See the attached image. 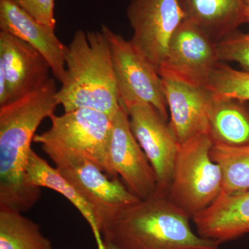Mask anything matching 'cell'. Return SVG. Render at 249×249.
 Instances as JSON below:
<instances>
[{
	"label": "cell",
	"mask_w": 249,
	"mask_h": 249,
	"mask_svg": "<svg viewBox=\"0 0 249 249\" xmlns=\"http://www.w3.org/2000/svg\"><path fill=\"white\" fill-rule=\"evenodd\" d=\"M55 79L0 107V209L24 213L40 199L41 188L30 186L26 171L36 132L58 106Z\"/></svg>",
	"instance_id": "6da1fadb"
},
{
	"label": "cell",
	"mask_w": 249,
	"mask_h": 249,
	"mask_svg": "<svg viewBox=\"0 0 249 249\" xmlns=\"http://www.w3.org/2000/svg\"><path fill=\"white\" fill-rule=\"evenodd\" d=\"M191 219L168 195L157 191L113 210L100 225L104 242L119 249H219L217 242L193 231Z\"/></svg>",
	"instance_id": "7a4b0ae2"
},
{
	"label": "cell",
	"mask_w": 249,
	"mask_h": 249,
	"mask_svg": "<svg viewBox=\"0 0 249 249\" xmlns=\"http://www.w3.org/2000/svg\"><path fill=\"white\" fill-rule=\"evenodd\" d=\"M56 99L65 112L101 111L113 119L121 103L110 45L102 31L75 32L65 58V74Z\"/></svg>",
	"instance_id": "3957f363"
},
{
	"label": "cell",
	"mask_w": 249,
	"mask_h": 249,
	"mask_svg": "<svg viewBox=\"0 0 249 249\" xmlns=\"http://www.w3.org/2000/svg\"><path fill=\"white\" fill-rule=\"evenodd\" d=\"M50 128L36 134L34 142L55 167L75 160H89L109 178H117L109 157L111 120L104 113L79 109L49 118Z\"/></svg>",
	"instance_id": "277c9868"
},
{
	"label": "cell",
	"mask_w": 249,
	"mask_h": 249,
	"mask_svg": "<svg viewBox=\"0 0 249 249\" xmlns=\"http://www.w3.org/2000/svg\"><path fill=\"white\" fill-rule=\"evenodd\" d=\"M209 134L181 144L168 193L170 201L193 218L211 206L222 192L220 168L211 159Z\"/></svg>",
	"instance_id": "5b68a950"
},
{
	"label": "cell",
	"mask_w": 249,
	"mask_h": 249,
	"mask_svg": "<svg viewBox=\"0 0 249 249\" xmlns=\"http://www.w3.org/2000/svg\"><path fill=\"white\" fill-rule=\"evenodd\" d=\"M101 30L110 45L120 102L125 107L137 103L151 105L168 121L163 80L151 62L127 40L107 26Z\"/></svg>",
	"instance_id": "8992f818"
},
{
	"label": "cell",
	"mask_w": 249,
	"mask_h": 249,
	"mask_svg": "<svg viewBox=\"0 0 249 249\" xmlns=\"http://www.w3.org/2000/svg\"><path fill=\"white\" fill-rule=\"evenodd\" d=\"M127 16L130 41L158 72L172 37L184 20L178 0H131Z\"/></svg>",
	"instance_id": "52a82bcc"
},
{
	"label": "cell",
	"mask_w": 249,
	"mask_h": 249,
	"mask_svg": "<svg viewBox=\"0 0 249 249\" xmlns=\"http://www.w3.org/2000/svg\"><path fill=\"white\" fill-rule=\"evenodd\" d=\"M219 62L217 44L199 28L184 19L172 37L158 73L160 77L206 87Z\"/></svg>",
	"instance_id": "ba28073f"
},
{
	"label": "cell",
	"mask_w": 249,
	"mask_h": 249,
	"mask_svg": "<svg viewBox=\"0 0 249 249\" xmlns=\"http://www.w3.org/2000/svg\"><path fill=\"white\" fill-rule=\"evenodd\" d=\"M125 107L131 130L155 171L157 191L168 195L181 144L169 124L151 105L137 103Z\"/></svg>",
	"instance_id": "9c48e42d"
},
{
	"label": "cell",
	"mask_w": 249,
	"mask_h": 249,
	"mask_svg": "<svg viewBox=\"0 0 249 249\" xmlns=\"http://www.w3.org/2000/svg\"><path fill=\"white\" fill-rule=\"evenodd\" d=\"M109 157L116 176H120L139 199H145L155 194V171L131 130L128 111L121 103L111 120Z\"/></svg>",
	"instance_id": "30bf717a"
},
{
	"label": "cell",
	"mask_w": 249,
	"mask_h": 249,
	"mask_svg": "<svg viewBox=\"0 0 249 249\" xmlns=\"http://www.w3.org/2000/svg\"><path fill=\"white\" fill-rule=\"evenodd\" d=\"M50 65L30 45L0 31V73L7 87V104L42 86L50 78Z\"/></svg>",
	"instance_id": "8fae6325"
},
{
	"label": "cell",
	"mask_w": 249,
	"mask_h": 249,
	"mask_svg": "<svg viewBox=\"0 0 249 249\" xmlns=\"http://www.w3.org/2000/svg\"><path fill=\"white\" fill-rule=\"evenodd\" d=\"M169 124L180 144L208 133L210 110L214 94L206 87L196 86L175 78L161 77Z\"/></svg>",
	"instance_id": "7c38bea8"
},
{
	"label": "cell",
	"mask_w": 249,
	"mask_h": 249,
	"mask_svg": "<svg viewBox=\"0 0 249 249\" xmlns=\"http://www.w3.org/2000/svg\"><path fill=\"white\" fill-rule=\"evenodd\" d=\"M55 168L92 205L99 226L113 210L141 200L119 178H109L89 160H75Z\"/></svg>",
	"instance_id": "4fadbf2b"
},
{
	"label": "cell",
	"mask_w": 249,
	"mask_h": 249,
	"mask_svg": "<svg viewBox=\"0 0 249 249\" xmlns=\"http://www.w3.org/2000/svg\"><path fill=\"white\" fill-rule=\"evenodd\" d=\"M0 29L24 41L46 58L54 78L61 83L65 74L67 46L55 29L41 24L10 0H0Z\"/></svg>",
	"instance_id": "5bb4252c"
},
{
	"label": "cell",
	"mask_w": 249,
	"mask_h": 249,
	"mask_svg": "<svg viewBox=\"0 0 249 249\" xmlns=\"http://www.w3.org/2000/svg\"><path fill=\"white\" fill-rule=\"evenodd\" d=\"M197 234L219 245L249 233V190L222 193L193 218Z\"/></svg>",
	"instance_id": "9a60e30c"
},
{
	"label": "cell",
	"mask_w": 249,
	"mask_h": 249,
	"mask_svg": "<svg viewBox=\"0 0 249 249\" xmlns=\"http://www.w3.org/2000/svg\"><path fill=\"white\" fill-rule=\"evenodd\" d=\"M186 20L217 44L248 23L244 0H178Z\"/></svg>",
	"instance_id": "2e32d148"
},
{
	"label": "cell",
	"mask_w": 249,
	"mask_h": 249,
	"mask_svg": "<svg viewBox=\"0 0 249 249\" xmlns=\"http://www.w3.org/2000/svg\"><path fill=\"white\" fill-rule=\"evenodd\" d=\"M26 179L29 186L49 188L65 196L76 208L89 224L96 241L97 249H106L96 210L92 205L65 177L62 176L55 167H52L34 150L31 151L29 157L26 171Z\"/></svg>",
	"instance_id": "e0dca14e"
},
{
	"label": "cell",
	"mask_w": 249,
	"mask_h": 249,
	"mask_svg": "<svg viewBox=\"0 0 249 249\" xmlns=\"http://www.w3.org/2000/svg\"><path fill=\"white\" fill-rule=\"evenodd\" d=\"M247 103L237 98L214 94L208 129L213 145L249 146V107Z\"/></svg>",
	"instance_id": "ac0fdd59"
},
{
	"label": "cell",
	"mask_w": 249,
	"mask_h": 249,
	"mask_svg": "<svg viewBox=\"0 0 249 249\" xmlns=\"http://www.w3.org/2000/svg\"><path fill=\"white\" fill-rule=\"evenodd\" d=\"M0 249H53L34 221L14 210L0 209Z\"/></svg>",
	"instance_id": "d6986e66"
},
{
	"label": "cell",
	"mask_w": 249,
	"mask_h": 249,
	"mask_svg": "<svg viewBox=\"0 0 249 249\" xmlns=\"http://www.w3.org/2000/svg\"><path fill=\"white\" fill-rule=\"evenodd\" d=\"M210 155L222 171V193L249 191V145L234 147L213 145Z\"/></svg>",
	"instance_id": "ffe728a7"
},
{
	"label": "cell",
	"mask_w": 249,
	"mask_h": 249,
	"mask_svg": "<svg viewBox=\"0 0 249 249\" xmlns=\"http://www.w3.org/2000/svg\"><path fill=\"white\" fill-rule=\"evenodd\" d=\"M206 88L216 96L249 101V72L238 71L222 63L211 73Z\"/></svg>",
	"instance_id": "44dd1931"
},
{
	"label": "cell",
	"mask_w": 249,
	"mask_h": 249,
	"mask_svg": "<svg viewBox=\"0 0 249 249\" xmlns=\"http://www.w3.org/2000/svg\"><path fill=\"white\" fill-rule=\"evenodd\" d=\"M219 61L235 62L249 72V32H237L217 44Z\"/></svg>",
	"instance_id": "7402d4cb"
},
{
	"label": "cell",
	"mask_w": 249,
	"mask_h": 249,
	"mask_svg": "<svg viewBox=\"0 0 249 249\" xmlns=\"http://www.w3.org/2000/svg\"><path fill=\"white\" fill-rule=\"evenodd\" d=\"M41 24L55 29V0H10Z\"/></svg>",
	"instance_id": "603a6c76"
},
{
	"label": "cell",
	"mask_w": 249,
	"mask_h": 249,
	"mask_svg": "<svg viewBox=\"0 0 249 249\" xmlns=\"http://www.w3.org/2000/svg\"><path fill=\"white\" fill-rule=\"evenodd\" d=\"M246 8V15H247V20L249 23V0H244Z\"/></svg>",
	"instance_id": "cb8c5ba5"
},
{
	"label": "cell",
	"mask_w": 249,
	"mask_h": 249,
	"mask_svg": "<svg viewBox=\"0 0 249 249\" xmlns=\"http://www.w3.org/2000/svg\"><path fill=\"white\" fill-rule=\"evenodd\" d=\"M105 245H106V249H119L109 242H105Z\"/></svg>",
	"instance_id": "d4e9b609"
}]
</instances>
